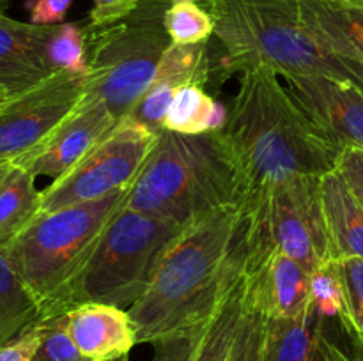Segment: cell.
<instances>
[{
	"mask_svg": "<svg viewBox=\"0 0 363 361\" xmlns=\"http://www.w3.org/2000/svg\"><path fill=\"white\" fill-rule=\"evenodd\" d=\"M305 112L340 145L363 149V87L321 74L284 78Z\"/></svg>",
	"mask_w": 363,
	"mask_h": 361,
	"instance_id": "12",
	"label": "cell"
},
{
	"mask_svg": "<svg viewBox=\"0 0 363 361\" xmlns=\"http://www.w3.org/2000/svg\"><path fill=\"white\" fill-rule=\"evenodd\" d=\"M53 25L13 20L0 11V92L18 96L55 74L48 57Z\"/></svg>",
	"mask_w": 363,
	"mask_h": 361,
	"instance_id": "13",
	"label": "cell"
},
{
	"mask_svg": "<svg viewBox=\"0 0 363 361\" xmlns=\"http://www.w3.org/2000/svg\"><path fill=\"white\" fill-rule=\"evenodd\" d=\"M73 0H27L25 7L34 25H59L64 23Z\"/></svg>",
	"mask_w": 363,
	"mask_h": 361,
	"instance_id": "34",
	"label": "cell"
},
{
	"mask_svg": "<svg viewBox=\"0 0 363 361\" xmlns=\"http://www.w3.org/2000/svg\"><path fill=\"white\" fill-rule=\"evenodd\" d=\"M11 98H14V96H7V94H2V92H0V112H2L4 106H6L7 103H9Z\"/></svg>",
	"mask_w": 363,
	"mask_h": 361,
	"instance_id": "37",
	"label": "cell"
},
{
	"mask_svg": "<svg viewBox=\"0 0 363 361\" xmlns=\"http://www.w3.org/2000/svg\"><path fill=\"white\" fill-rule=\"evenodd\" d=\"M337 172L342 176L350 190L363 207V149L346 147L339 154L335 165Z\"/></svg>",
	"mask_w": 363,
	"mask_h": 361,
	"instance_id": "31",
	"label": "cell"
},
{
	"mask_svg": "<svg viewBox=\"0 0 363 361\" xmlns=\"http://www.w3.org/2000/svg\"><path fill=\"white\" fill-rule=\"evenodd\" d=\"M43 319L41 308L0 248V349Z\"/></svg>",
	"mask_w": 363,
	"mask_h": 361,
	"instance_id": "23",
	"label": "cell"
},
{
	"mask_svg": "<svg viewBox=\"0 0 363 361\" xmlns=\"http://www.w3.org/2000/svg\"><path fill=\"white\" fill-rule=\"evenodd\" d=\"M85 74L57 71L0 112V161L21 158L50 137L85 98Z\"/></svg>",
	"mask_w": 363,
	"mask_h": 361,
	"instance_id": "10",
	"label": "cell"
},
{
	"mask_svg": "<svg viewBox=\"0 0 363 361\" xmlns=\"http://www.w3.org/2000/svg\"><path fill=\"white\" fill-rule=\"evenodd\" d=\"M245 262L279 250L308 273L337 260L323 209L319 177H291L275 184L245 214Z\"/></svg>",
	"mask_w": 363,
	"mask_h": 361,
	"instance_id": "8",
	"label": "cell"
},
{
	"mask_svg": "<svg viewBox=\"0 0 363 361\" xmlns=\"http://www.w3.org/2000/svg\"><path fill=\"white\" fill-rule=\"evenodd\" d=\"M247 218L227 205L184 227L167 248L144 296L128 308L138 343L172 335L201 314L243 248Z\"/></svg>",
	"mask_w": 363,
	"mask_h": 361,
	"instance_id": "2",
	"label": "cell"
},
{
	"mask_svg": "<svg viewBox=\"0 0 363 361\" xmlns=\"http://www.w3.org/2000/svg\"><path fill=\"white\" fill-rule=\"evenodd\" d=\"M11 168H13V161H9V159H4V161H0V179H2V177L6 176Z\"/></svg>",
	"mask_w": 363,
	"mask_h": 361,
	"instance_id": "36",
	"label": "cell"
},
{
	"mask_svg": "<svg viewBox=\"0 0 363 361\" xmlns=\"http://www.w3.org/2000/svg\"><path fill=\"white\" fill-rule=\"evenodd\" d=\"M311 299L323 321L337 319L340 326L347 324L350 314L339 262L332 260L311 273Z\"/></svg>",
	"mask_w": 363,
	"mask_h": 361,
	"instance_id": "26",
	"label": "cell"
},
{
	"mask_svg": "<svg viewBox=\"0 0 363 361\" xmlns=\"http://www.w3.org/2000/svg\"><path fill=\"white\" fill-rule=\"evenodd\" d=\"M43 336V321L0 349V361H30Z\"/></svg>",
	"mask_w": 363,
	"mask_h": 361,
	"instance_id": "35",
	"label": "cell"
},
{
	"mask_svg": "<svg viewBox=\"0 0 363 361\" xmlns=\"http://www.w3.org/2000/svg\"><path fill=\"white\" fill-rule=\"evenodd\" d=\"M211 301H209V304H211ZM208 306H206L201 314L195 315L186 326L177 329L176 333L152 342L151 345L152 349H155V353H152L151 361H194L199 336H201L202 321H204V314L206 310H208Z\"/></svg>",
	"mask_w": 363,
	"mask_h": 361,
	"instance_id": "29",
	"label": "cell"
},
{
	"mask_svg": "<svg viewBox=\"0 0 363 361\" xmlns=\"http://www.w3.org/2000/svg\"><path fill=\"white\" fill-rule=\"evenodd\" d=\"M323 209L335 258H363V207L335 168L319 177Z\"/></svg>",
	"mask_w": 363,
	"mask_h": 361,
	"instance_id": "19",
	"label": "cell"
},
{
	"mask_svg": "<svg viewBox=\"0 0 363 361\" xmlns=\"http://www.w3.org/2000/svg\"><path fill=\"white\" fill-rule=\"evenodd\" d=\"M344 333V331H342ZM350 345H342L326 331L325 321L321 326V350L325 361H363V336L347 335Z\"/></svg>",
	"mask_w": 363,
	"mask_h": 361,
	"instance_id": "33",
	"label": "cell"
},
{
	"mask_svg": "<svg viewBox=\"0 0 363 361\" xmlns=\"http://www.w3.org/2000/svg\"><path fill=\"white\" fill-rule=\"evenodd\" d=\"M7 2H9V0H7Z\"/></svg>",
	"mask_w": 363,
	"mask_h": 361,
	"instance_id": "41",
	"label": "cell"
},
{
	"mask_svg": "<svg viewBox=\"0 0 363 361\" xmlns=\"http://www.w3.org/2000/svg\"><path fill=\"white\" fill-rule=\"evenodd\" d=\"M181 232L183 227L123 205L103 230L87 264L64 290L53 317L84 303L128 310L144 296L163 253Z\"/></svg>",
	"mask_w": 363,
	"mask_h": 361,
	"instance_id": "6",
	"label": "cell"
},
{
	"mask_svg": "<svg viewBox=\"0 0 363 361\" xmlns=\"http://www.w3.org/2000/svg\"><path fill=\"white\" fill-rule=\"evenodd\" d=\"M140 0H92L89 23L92 27H105L130 16Z\"/></svg>",
	"mask_w": 363,
	"mask_h": 361,
	"instance_id": "32",
	"label": "cell"
},
{
	"mask_svg": "<svg viewBox=\"0 0 363 361\" xmlns=\"http://www.w3.org/2000/svg\"><path fill=\"white\" fill-rule=\"evenodd\" d=\"M266 322H268V317L259 310L257 304L252 301L250 294L247 292L243 315L238 326L229 361H262Z\"/></svg>",
	"mask_w": 363,
	"mask_h": 361,
	"instance_id": "27",
	"label": "cell"
},
{
	"mask_svg": "<svg viewBox=\"0 0 363 361\" xmlns=\"http://www.w3.org/2000/svg\"><path fill=\"white\" fill-rule=\"evenodd\" d=\"M6 6H7V0H0V9L4 11V7H6Z\"/></svg>",
	"mask_w": 363,
	"mask_h": 361,
	"instance_id": "39",
	"label": "cell"
},
{
	"mask_svg": "<svg viewBox=\"0 0 363 361\" xmlns=\"http://www.w3.org/2000/svg\"><path fill=\"white\" fill-rule=\"evenodd\" d=\"M301 18L332 52L363 67L362 0H301Z\"/></svg>",
	"mask_w": 363,
	"mask_h": 361,
	"instance_id": "18",
	"label": "cell"
},
{
	"mask_svg": "<svg viewBox=\"0 0 363 361\" xmlns=\"http://www.w3.org/2000/svg\"><path fill=\"white\" fill-rule=\"evenodd\" d=\"M229 112L202 85L183 87L167 108L162 127L183 134H201L225 127Z\"/></svg>",
	"mask_w": 363,
	"mask_h": 361,
	"instance_id": "22",
	"label": "cell"
},
{
	"mask_svg": "<svg viewBox=\"0 0 363 361\" xmlns=\"http://www.w3.org/2000/svg\"><path fill=\"white\" fill-rule=\"evenodd\" d=\"M165 30L172 45H201L215 35V20L199 2H172L165 11Z\"/></svg>",
	"mask_w": 363,
	"mask_h": 361,
	"instance_id": "25",
	"label": "cell"
},
{
	"mask_svg": "<svg viewBox=\"0 0 363 361\" xmlns=\"http://www.w3.org/2000/svg\"><path fill=\"white\" fill-rule=\"evenodd\" d=\"M27 168L13 163L0 179V248L20 236L41 212V191Z\"/></svg>",
	"mask_w": 363,
	"mask_h": 361,
	"instance_id": "21",
	"label": "cell"
},
{
	"mask_svg": "<svg viewBox=\"0 0 363 361\" xmlns=\"http://www.w3.org/2000/svg\"><path fill=\"white\" fill-rule=\"evenodd\" d=\"M170 0H140L117 23H89V73L85 98L101 99L117 120L131 113L151 85L172 41L165 30Z\"/></svg>",
	"mask_w": 363,
	"mask_h": 361,
	"instance_id": "7",
	"label": "cell"
},
{
	"mask_svg": "<svg viewBox=\"0 0 363 361\" xmlns=\"http://www.w3.org/2000/svg\"><path fill=\"white\" fill-rule=\"evenodd\" d=\"M222 131L243 179L245 214L275 184L333 170L342 152L268 67L241 73Z\"/></svg>",
	"mask_w": 363,
	"mask_h": 361,
	"instance_id": "1",
	"label": "cell"
},
{
	"mask_svg": "<svg viewBox=\"0 0 363 361\" xmlns=\"http://www.w3.org/2000/svg\"><path fill=\"white\" fill-rule=\"evenodd\" d=\"M248 292L245 246L223 276L202 321L194 361H229Z\"/></svg>",
	"mask_w": 363,
	"mask_h": 361,
	"instance_id": "17",
	"label": "cell"
},
{
	"mask_svg": "<svg viewBox=\"0 0 363 361\" xmlns=\"http://www.w3.org/2000/svg\"><path fill=\"white\" fill-rule=\"evenodd\" d=\"M248 294L268 319L298 317L312 304L311 273L279 250L254 264L245 262Z\"/></svg>",
	"mask_w": 363,
	"mask_h": 361,
	"instance_id": "14",
	"label": "cell"
},
{
	"mask_svg": "<svg viewBox=\"0 0 363 361\" xmlns=\"http://www.w3.org/2000/svg\"><path fill=\"white\" fill-rule=\"evenodd\" d=\"M117 122L119 120L101 99L84 98L80 106L46 140L13 163L27 168L34 177L57 180L105 138Z\"/></svg>",
	"mask_w": 363,
	"mask_h": 361,
	"instance_id": "11",
	"label": "cell"
},
{
	"mask_svg": "<svg viewBox=\"0 0 363 361\" xmlns=\"http://www.w3.org/2000/svg\"><path fill=\"white\" fill-rule=\"evenodd\" d=\"M128 190L39 212L20 236L2 248L9 264L38 301L43 319L55 315L64 290L87 264L103 230L124 205Z\"/></svg>",
	"mask_w": 363,
	"mask_h": 361,
	"instance_id": "5",
	"label": "cell"
},
{
	"mask_svg": "<svg viewBox=\"0 0 363 361\" xmlns=\"http://www.w3.org/2000/svg\"><path fill=\"white\" fill-rule=\"evenodd\" d=\"M321 326L314 304L298 317L268 319L262 361H325Z\"/></svg>",
	"mask_w": 363,
	"mask_h": 361,
	"instance_id": "20",
	"label": "cell"
},
{
	"mask_svg": "<svg viewBox=\"0 0 363 361\" xmlns=\"http://www.w3.org/2000/svg\"><path fill=\"white\" fill-rule=\"evenodd\" d=\"M30 361H89L67 331L66 314L43 321L41 342Z\"/></svg>",
	"mask_w": 363,
	"mask_h": 361,
	"instance_id": "28",
	"label": "cell"
},
{
	"mask_svg": "<svg viewBox=\"0 0 363 361\" xmlns=\"http://www.w3.org/2000/svg\"><path fill=\"white\" fill-rule=\"evenodd\" d=\"M108 361H130V360H128V356H121V357H116V360H108Z\"/></svg>",
	"mask_w": 363,
	"mask_h": 361,
	"instance_id": "38",
	"label": "cell"
},
{
	"mask_svg": "<svg viewBox=\"0 0 363 361\" xmlns=\"http://www.w3.org/2000/svg\"><path fill=\"white\" fill-rule=\"evenodd\" d=\"M209 42L201 45H170L163 53L151 85L128 117L152 131L162 130L163 117L174 96L188 85L209 84L211 62Z\"/></svg>",
	"mask_w": 363,
	"mask_h": 361,
	"instance_id": "15",
	"label": "cell"
},
{
	"mask_svg": "<svg viewBox=\"0 0 363 361\" xmlns=\"http://www.w3.org/2000/svg\"><path fill=\"white\" fill-rule=\"evenodd\" d=\"M156 133L131 117L121 119L66 176L41 191V212L128 190L147 159Z\"/></svg>",
	"mask_w": 363,
	"mask_h": 361,
	"instance_id": "9",
	"label": "cell"
},
{
	"mask_svg": "<svg viewBox=\"0 0 363 361\" xmlns=\"http://www.w3.org/2000/svg\"><path fill=\"white\" fill-rule=\"evenodd\" d=\"M243 202V179L222 130L183 134L162 127L124 207L184 229Z\"/></svg>",
	"mask_w": 363,
	"mask_h": 361,
	"instance_id": "3",
	"label": "cell"
},
{
	"mask_svg": "<svg viewBox=\"0 0 363 361\" xmlns=\"http://www.w3.org/2000/svg\"><path fill=\"white\" fill-rule=\"evenodd\" d=\"M362 2H363V0H362Z\"/></svg>",
	"mask_w": 363,
	"mask_h": 361,
	"instance_id": "43",
	"label": "cell"
},
{
	"mask_svg": "<svg viewBox=\"0 0 363 361\" xmlns=\"http://www.w3.org/2000/svg\"><path fill=\"white\" fill-rule=\"evenodd\" d=\"M66 324L78 350L89 361L128 356L138 343L130 311L113 304H78L66 311Z\"/></svg>",
	"mask_w": 363,
	"mask_h": 361,
	"instance_id": "16",
	"label": "cell"
},
{
	"mask_svg": "<svg viewBox=\"0 0 363 361\" xmlns=\"http://www.w3.org/2000/svg\"><path fill=\"white\" fill-rule=\"evenodd\" d=\"M0 11H2V9H0Z\"/></svg>",
	"mask_w": 363,
	"mask_h": 361,
	"instance_id": "42",
	"label": "cell"
},
{
	"mask_svg": "<svg viewBox=\"0 0 363 361\" xmlns=\"http://www.w3.org/2000/svg\"><path fill=\"white\" fill-rule=\"evenodd\" d=\"M48 57L55 71L89 73V21L53 25Z\"/></svg>",
	"mask_w": 363,
	"mask_h": 361,
	"instance_id": "24",
	"label": "cell"
},
{
	"mask_svg": "<svg viewBox=\"0 0 363 361\" xmlns=\"http://www.w3.org/2000/svg\"><path fill=\"white\" fill-rule=\"evenodd\" d=\"M230 71L321 74L363 87V67L328 48L301 18V0H204Z\"/></svg>",
	"mask_w": 363,
	"mask_h": 361,
	"instance_id": "4",
	"label": "cell"
},
{
	"mask_svg": "<svg viewBox=\"0 0 363 361\" xmlns=\"http://www.w3.org/2000/svg\"><path fill=\"white\" fill-rule=\"evenodd\" d=\"M340 276L347 299V324L340 326L347 335L363 336V258L346 257L339 258Z\"/></svg>",
	"mask_w": 363,
	"mask_h": 361,
	"instance_id": "30",
	"label": "cell"
},
{
	"mask_svg": "<svg viewBox=\"0 0 363 361\" xmlns=\"http://www.w3.org/2000/svg\"><path fill=\"white\" fill-rule=\"evenodd\" d=\"M170 2H183V0H170ZM191 2H204V0H191Z\"/></svg>",
	"mask_w": 363,
	"mask_h": 361,
	"instance_id": "40",
	"label": "cell"
}]
</instances>
